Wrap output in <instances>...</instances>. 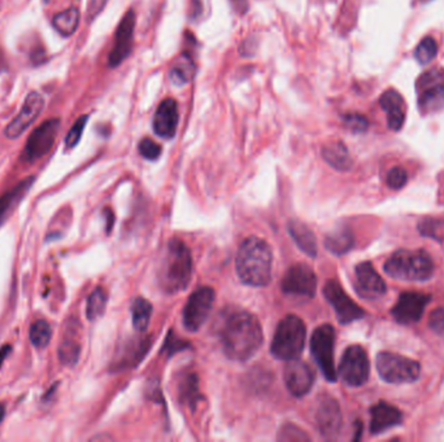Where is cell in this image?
Masks as SVG:
<instances>
[{
    "mask_svg": "<svg viewBox=\"0 0 444 442\" xmlns=\"http://www.w3.org/2000/svg\"><path fill=\"white\" fill-rule=\"evenodd\" d=\"M220 339L223 352L230 360L248 361L263 344V331L253 314L234 310L222 321Z\"/></svg>",
    "mask_w": 444,
    "mask_h": 442,
    "instance_id": "obj_1",
    "label": "cell"
},
{
    "mask_svg": "<svg viewBox=\"0 0 444 442\" xmlns=\"http://www.w3.org/2000/svg\"><path fill=\"white\" fill-rule=\"evenodd\" d=\"M272 251L266 241L248 238L243 241L237 256L239 279L253 287H264L272 279Z\"/></svg>",
    "mask_w": 444,
    "mask_h": 442,
    "instance_id": "obj_2",
    "label": "cell"
},
{
    "mask_svg": "<svg viewBox=\"0 0 444 442\" xmlns=\"http://www.w3.org/2000/svg\"><path fill=\"white\" fill-rule=\"evenodd\" d=\"M191 253L183 241L173 239L160 262L157 276L160 288L169 294L183 291L191 281Z\"/></svg>",
    "mask_w": 444,
    "mask_h": 442,
    "instance_id": "obj_3",
    "label": "cell"
},
{
    "mask_svg": "<svg viewBox=\"0 0 444 442\" xmlns=\"http://www.w3.org/2000/svg\"><path fill=\"white\" fill-rule=\"evenodd\" d=\"M384 272L399 281H429L434 274V262L425 251H400L384 262Z\"/></svg>",
    "mask_w": 444,
    "mask_h": 442,
    "instance_id": "obj_4",
    "label": "cell"
},
{
    "mask_svg": "<svg viewBox=\"0 0 444 442\" xmlns=\"http://www.w3.org/2000/svg\"><path fill=\"white\" fill-rule=\"evenodd\" d=\"M305 335L303 321L296 315H287L275 330L271 352L282 361L295 360L303 352Z\"/></svg>",
    "mask_w": 444,
    "mask_h": 442,
    "instance_id": "obj_5",
    "label": "cell"
},
{
    "mask_svg": "<svg viewBox=\"0 0 444 442\" xmlns=\"http://www.w3.org/2000/svg\"><path fill=\"white\" fill-rule=\"evenodd\" d=\"M375 366L381 379L391 384L416 382L421 373V366L418 362L396 353H379L377 355Z\"/></svg>",
    "mask_w": 444,
    "mask_h": 442,
    "instance_id": "obj_6",
    "label": "cell"
},
{
    "mask_svg": "<svg viewBox=\"0 0 444 442\" xmlns=\"http://www.w3.org/2000/svg\"><path fill=\"white\" fill-rule=\"evenodd\" d=\"M334 345L335 330L330 324H323L313 332L311 339V352L320 370L327 382L336 380V369L334 364Z\"/></svg>",
    "mask_w": 444,
    "mask_h": 442,
    "instance_id": "obj_7",
    "label": "cell"
},
{
    "mask_svg": "<svg viewBox=\"0 0 444 442\" xmlns=\"http://www.w3.org/2000/svg\"><path fill=\"white\" fill-rule=\"evenodd\" d=\"M418 104L422 113H434L444 107V69L433 68L417 80Z\"/></svg>",
    "mask_w": 444,
    "mask_h": 442,
    "instance_id": "obj_8",
    "label": "cell"
},
{
    "mask_svg": "<svg viewBox=\"0 0 444 442\" xmlns=\"http://www.w3.org/2000/svg\"><path fill=\"white\" fill-rule=\"evenodd\" d=\"M59 129H60L59 118L44 121L41 126H38L35 130L33 131L31 136L28 138L21 156L22 161L35 162L42 157H44L53 147Z\"/></svg>",
    "mask_w": 444,
    "mask_h": 442,
    "instance_id": "obj_9",
    "label": "cell"
},
{
    "mask_svg": "<svg viewBox=\"0 0 444 442\" xmlns=\"http://www.w3.org/2000/svg\"><path fill=\"white\" fill-rule=\"evenodd\" d=\"M338 372L347 385L354 388L361 387L368 380L370 372L368 354L359 345L350 346L344 352Z\"/></svg>",
    "mask_w": 444,
    "mask_h": 442,
    "instance_id": "obj_10",
    "label": "cell"
},
{
    "mask_svg": "<svg viewBox=\"0 0 444 442\" xmlns=\"http://www.w3.org/2000/svg\"><path fill=\"white\" fill-rule=\"evenodd\" d=\"M214 302V291L202 287L192 293L183 309V326L187 331H198L208 319Z\"/></svg>",
    "mask_w": 444,
    "mask_h": 442,
    "instance_id": "obj_11",
    "label": "cell"
},
{
    "mask_svg": "<svg viewBox=\"0 0 444 442\" xmlns=\"http://www.w3.org/2000/svg\"><path fill=\"white\" fill-rule=\"evenodd\" d=\"M323 296L335 310L338 321L342 324H348L361 319L365 312L350 299V296L343 291L342 285L336 281H329L323 287Z\"/></svg>",
    "mask_w": 444,
    "mask_h": 442,
    "instance_id": "obj_12",
    "label": "cell"
},
{
    "mask_svg": "<svg viewBox=\"0 0 444 442\" xmlns=\"http://www.w3.org/2000/svg\"><path fill=\"white\" fill-rule=\"evenodd\" d=\"M281 287L287 296L312 299L317 288V278L308 265L298 263L286 272Z\"/></svg>",
    "mask_w": 444,
    "mask_h": 442,
    "instance_id": "obj_13",
    "label": "cell"
},
{
    "mask_svg": "<svg viewBox=\"0 0 444 442\" xmlns=\"http://www.w3.org/2000/svg\"><path fill=\"white\" fill-rule=\"evenodd\" d=\"M43 108H44V99L41 92L38 91L31 92L24 101L17 116L7 125L4 130L6 136L10 139H17L40 117Z\"/></svg>",
    "mask_w": 444,
    "mask_h": 442,
    "instance_id": "obj_14",
    "label": "cell"
},
{
    "mask_svg": "<svg viewBox=\"0 0 444 442\" xmlns=\"http://www.w3.org/2000/svg\"><path fill=\"white\" fill-rule=\"evenodd\" d=\"M316 423L325 439H334L342 427L339 403L329 394H321L316 405Z\"/></svg>",
    "mask_w": 444,
    "mask_h": 442,
    "instance_id": "obj_15",
    "label": "cell"
},
{
    "mask_svg": "<svg viewBox=\"0 0 444 442\" xmlns=\"http://www.w3.org/2000/svg\"><path fill=\"white\" fill-rule=\"evenodd\" d=\"M430 300L432 297L429 294H422L418 292H405L400 294L391 314L395 321L400 324H413L422 318L425 308Z\"/></svg>",
    "mask_w": 444,
    "mask_h": 442,
    "instance_id": "obj_16",
    "label": "cell"
},
{
    "mask_svg": "<svg viewBox=\"0 0 444 442\" xmlns=\"http://www.w3.org/2000/svg\"><path fill=\"white\" fill-rule=\"evenodd\" d=\"M134 28H135V13L134 10H129L122 17L121 22L116 30L114 42H113L114 44L108 58V64L111 68L119 67L122 61L128 59V56L132 53Z\"/></svg>",
    "mask_w": 444,
    "mask_h": 442,
    "instance_id": "obj_17",
    "label": "cell"
},
{
    "mask_svg": "<svg viewBox=\"0 0 444 442\" xmlns=\"http://www.w3.org/2000/svg\"><path fill=\"white\" fill-rule=\"evenodd\" d=\"M284 384L295 397H303L309 393L314 382V373L308 363L298 358L287 361L283 372Z\"/></svg>",
    "mask_w": 444,
    "mask_h": 442,
    "instance_id": "obj_18",
    "label": "cell"
},
{
    "mask_svg": "<svg viewBox=\"0 0 444 442\" xmlns=\"http://www.w3.org/2000/svg\"><path fill=\"white\" fill-rule=\"evenodd\" d=\"M356 275V291L368 300H375L382 297L387 288L381 275L375 272L370 262H361L355 269Z\"/></svg>",
    "mask_w": 444,
    "mask_h": 442,
    "instance_id": "obj_19",
    "label": "cell"
},
{
    "mask_svg": "<svg viewBox=\"0 0 444 442\" xmlns=\"http://www.w3.org/2000/svg\"><path fill=\"white\" fill-rule=\"evenodd\" d=\"M178 121H180V116H178L177 101L172 98L164 99L159 104L153 116V121H152L153 131L162 139H172L176 135Z\"/></svg>",
    "mask_w": 444,
    "mask_h": 442,
    "instance_id": "obj_20",
    "label": "cell"
},
{
    "mask_svg": "<svg viewBox=\"0 0 444 442\" xmlns=\"http://www.w3.org/2000/svg\"><path fill=\"white\" fill-rule=\"evenodd\" d=\"M402 418V412L396 407L386 402H379L370 409V433L379 434L386 432L387 430L399 425Z\"/></svg>",
    "mask_w": 444,
    "mask_h": 442,
    "instance_id": "obj_21",
    "label": "cell"
},
{
    "mask_svg": "<svg viewBox=\"0 0 444 442\" xmlns=\"http://www.w3.org/2000/svg\"><path fill=\"white\" fill-rule=\"evenodd\" d=\"M150 345L151 344L148 337H134L122 346L120 352H117L113 367L117 370H122L137 366L148 351Z\"/></svg>",
    "mask_w": 444,
    "mask_h": 442,
    "instance_id": "obj_22",
    "label": "cell"
},
{
    "mask_svg": "<svg viewBox=\"0 0 444 442\" xmlns=\"http://www.w3.org/2000/svg\"><path fill=\"white\" fill-rule=\"evenodd\" d=\"M379 105L387 114V123L391 130L399 131L405 121L404 99L396 90L384 91L379 98Z\"/></svg>",
    "mask_w": 444,
    "mask_h": 442,
    "instance_id": "obj_23",
    "label": "cell"
},
{
    "mask_svg": "<svg viewBox=\"0 0 444 442\" xmlns=\"http://www.w3.org/2000/svg\"><path fill=\"white\" fill-rule=\"evenodd\" d=\"M289 232L295 241V244L300 248V251L308 254L309 257H316L317 254V241L311 229L299 220H291L289 222Z\"/></svg>",
    "mask_w": 444,
    "mask_h": 442,
    "instance_id": "obj_24",
    "label": "cell"
},
{
    "mask_svg": "<svg viewBox=\"0 0 444 442\" xmlns=\"http://www.w3.org/2000/svg\"><path fill=\"white\" fill-rule=\"evenodd\" d=\"M34 179V177H28L24 181L19 182V184H16L10 191L6 192L3 196H0V224L25 197L26 192L31 190Z\"/></svg>",
    "mask_w": 444,
    "mask_h": 442,
    "instance_id": "obj_25",
    "label": "cell"
},
{
    "mask_svg": "<svg viewBox=\"0 0 444 442\" xmlns=\"http://www.w3.org/2000/svg\"><path fill=\"white\" fill-rule=\"evenodd\" d=\"M323 160L335 170L348 171L352 168V159L342 141H334L323 148Z\"/></svg>",
    "mask_w": 444,
    "mask_h": 442,
    "instance_id": "obj_26",
    "label": "cell"
},
{
    "mask_svg": "<svg viewBox=\"0 0 444 442\" xmlns=\"http://www.w3.org/2000/svg\"><path fill=\"white\" fill-rule=\"evenodd\" d=\"M354 233L348 227H338L334 231L329 232L325 238V247L329 251L341 256L350 251L354 247Z\"/></svg>",
    "mask_w": 444,
    "mask_h": 442,
    "instance_id": "obj_27",
    "label": "cell"
},
{
    "mask_svg": "<svg viewBox=\"0 0 444 442\" xmlns=\"http://www.w3.org/2000/svg\"><path fill=\"white\" fill-rule=\"evenodd\" d=\"M80 17V10L71 7L55 15L52 17V26L61 37H71L78 29Z\"/></svg>",
    "mask_w": 444,
    "mask_h": 442,
    "instance_id": "obj_28",
    "label": "cell"
},
{
    "mask_svg": "<svg viewBox=\"0 0 444 442\" xmlns=\"http://www.w3.org/2000/svg\"><path fill=\"white\" fill-rule=\"evenodd\" d=\"M178 394L182 403H186L191 409L196 406V403L200 400V394L198 376L195 373L189 372L182 376L178 382Z\"/></svg>",
    "mask_w": 444,
    "mask_h": 442,
    "instance_id": "obj_29",
    "label": "cell"
},
{
    "mask_svg": "<svg viewBox=\"0 0 444 442\" xmlns=\"http://www.w3.org/2000/svg\"><path fill=\"white\" fill-rule=\"evenodd\" d=\"M195 74V64L192 61L191 56L186 52L182 53L180 60L176 62L172 71L169 73V78L174 85L183 86L187 82H190Z\"/></svg>",
    "mask_w": 444,
    "mask_h": 442,
    "instance_id": "obj_30",
    "label": "cell"
},
{
    "mask_svg": "<svg viewBox=\"0 0 444 442\" xmlns=\"http://www.w3.org/2000/svg\"><path fill=\"white\" fill-rule=\"evenodd\" d=\"M152 305L147 300L138 297L132 305L133 326L137 331L143 332L147 330L151 321Z\"/></svg>",
    "mask_w": 444,
    "mask_h": 442,
    "instance_id": "obj_31",
    "label": "cell"
},
{
    "mask_svg": "<svg viewBox=\"0 0 444 442\" xmlns=\"http://www.w3.org/2000/svg\"><path fill=\"white\" fill-rule=\"evenodd\" d=\"M107 293L105 291L98 287L95 288L89 299H87V305H86V315L89 321H96L98 318H101V315L105 312V306H107Z\"/></svg>",
    "mask_w": 444,
    "mask_h": 442,
    "instance_id": "obj_32",
    "label": "cell"
},
{
    "mask_svg": "<svg viewBox=\"0 0 444 442\" xmlns=\"http://www.w3.org/2000/svg\"><path fill=\"white\" fill-rule=\"evenodd\" d=\"M51 337H52V328L49 321L40 319L31 324L29 339L35 348L38 349L46 348L50 344Z\"/></svg>",
    "mask_w": 444,
    "mask_h": 442,
    "instance_id": "obj_33",
    "label": "cell"
},
{
    "mask_svg": "<svg viewBox=\"0 0 444 442\" xmlns=\"http://www.w3.org/2000/svg\"><path fill=\"white\" fill-rule=\"evenodd\" d=\"M59 360L64 366H74L81 354V345L76 339L67 337L64 342H61L59 346Z\"/></svg>",
    "mask_w": 444,
    "mask_h": 442,
    "instance_id": "obj_34",
    "label": "cell"
},
{
    "mask_svg": "<svg viewBox=\"0 0 444 442\" xmlns=\"http://www.w3.org/2000/svg\"><path fill=\"white\" fill-rule=\"evenodd\" d=\"M436 53H438V44H436L434 38L426 37L416 47L414 58L421 65H425V64H429L434 60Z\"/></svg>",
    "mask_w": 444,
    "mask_h": 442,
    "instance_id": "obj_35",
    "label": "cell"
},
{
    "mask_svg": "<svg viewBox=\"0 0 444 442\" xmlns=\"http://www.w3.org/2000/svg\"><path fill=\"white\" fill-rule=\"evenodd\" d=\"M418 230L422 233V236L432 238L434 240H443L444 239V220H435V218H426L420 222Z\"/></svg>",
    "mask_w": 444,
    "mask_h": 442,
    "instance_id": "obj_36",
    "label": "cell"
},
{
    "mask_svg": "<svg viewBox=\"0 0 444 442\" xmlns=\"http://www.w3.org/2000/svg\"><path fill=\"white\" fill-rule=\"evenodd\" d=\"M87 121H89V116L85 114V116H81L78 120L74 122V125L71 126V130L68 131V134L65 136V148L67 150L74 148L80 143Z\"/></svg>",
    "mask_w": 444,
    "mask_h": 442,
    "instance_id": "obj_37",
    "label": "cell"
},
{
    "mask_svg": "<svg viewBox=\"0 0 444 442\" xmlns=\"http://www.w3.org/2000/svg\"><path fill=\"white\" fill-rule=\"evenodd\" d=\"M280 441H309V436L293 424L283 425L281 432L278 434Z\"/></svg>",
    "mask_w": 444,
    "mask_h": 442,
    "instance_id": "obj_38",
    "label": "cell"
},
{
    "mask_svg": "<svg viewBox=\"0 0 444 442\" xmlns=\"http://www.w3.org/2000/svg\"><path fill=\"white\" fill-rule=\"evenodd\" d=\"M138 151L141 153L143 159L155 161L160 157L162 147L156 141L150 139V138H144V139H142L139 145H138Z\"/></svg>",
    "mask_w": 444,
    "mask_h": 442,
    "instance_id": "obj_39",
    "label": "cell"
},
{
    "mask_svg": "<svg viewBox=\"0 0 444 442\" xmlns=\"http://www.w3.org/2000/svg\"><path fill=\"white\" fill-rule=\"evenodd\" d=\"M343 121L345 127L354 132H365L369 127L368 118L359 113H348L344 116Z\"/></svg>",
    "mask_w": 444,
    "mask_h": 442,
    "instance_id": "obj_40",
    "label": "cell"
},
{
    "mask_svg": "<svg viewBox=\"0 0 444 442\" xmlns=\"http://www.w3.org/2000/svg\"><path fill=\"white\" fill-rule=\"evenodd\" d=\"M408 181V174L407 171L404 170L403 168L400 166H395L391 170L388 171L387 177H386V182H387V186L393 190H400L405 186V183Z\"/></svg>",
    "mask_w": 444,
    "mask_h": 442,
    "instance_id": "obj_41",
    "label": "cell"
},
{
    "mask_svg": "<svg viewBox=\"0 0 444 442\" xmlns=\"http://www.w3.org/2000/svg\"><path fill=\"white\" fill-rule=\"evenodd\" d=\"M429 326L433 331L442 335L444 333V309L443 308H438L434 312L430 314L429 318Z\"/></svg>",
    "mask_w": 444,
    "mask_h": 442,
    "instance_id": "obj_42",
    "label": "cell"
},
{
    "mask_svg": "<svg viewBox=\"0 0 444 442\" xmlns=\"http://www.w3.org/2000/svg\"><path fill=\"white\" fill-rule=\"evenodd\" d=\"M187 346H189L187 344L177 340V337H174L173 332H169L168 339H166V344L164 346V352L168 353V355H173L176 352L185 351V348H187Z\"/></svg>",
    "mask_w": 444,
    "mask_h": 442,
    "instance_id": "obj_43",
    "label": "cell"
},
{
    "mask_svg": "<svg viewBox=\"0 0 444 442\" xmlns=\"http://www.w3.org/2000/svg\"><path fill=\"white\" fill-rule=\"evenodd\" d=\"M107 3H108V0H90V4H89V8H87V20H89V22H92L101 15L103 10L105 8Z\"/></svg>",
    "mask_w": 444,
    "mask_h": 442,
    "instance_id": "obj_44",
    "label": "cell"
},
{
    "mask_svg": "<svg viewBox=\"0 0 444 442\" xmlns=\"http://www.w3.org/2000/svg\"><path fill=\"white\" fill-rule=\"evenodd\" d=\"M203 12V4L200 0H191L190 3V19L191 20H198L200 17Z\"/></svg>",
    "mask_w": 444,
    "mask_h": 442,
    "instance_id": "obj_45",
    "label": "cell"
},
{
    "mask_svg": "<svg viewBox=\"0 0 444 442\" xmlns=\"http://www.w3.org/2000/svg\"><path fill=\"white\" fill-rule=\"evenodd\" d=\"M10 351H12V346H10V345H4V346L0 348V369H1L3 363H4V360L8 357Z\"/></svg>",
    "mask_w": 444,
    "mask_h": 442,
    "instance_id": "obj_46",
    "label": "cell"
},
{
    "mask_svg": "<svg viewBox=\"0 0 444 442\" xmlns=\"http://www.w3.org/2000/svg\"><path fill=\"white\" fill-rule=\"evenodd\" d=\"M234 7L239 10L241 13H246L247 10V0H232Z\"/></svg>",
    "mask_w": 444,
    "mask_h": 442,
    "instance_id": "obj_47",
    "label": "cell"
},
{
    "mask_svg": "<svg viewBox=\"0 0 444 442\" xmlns=\"http://www.w3.org/2000/svg\"><path fill=\"white\" fill-rule=\"evenodd\" d=\"M6 71H7V60L4 58V53L0 51V74Z\"/></svg>",
    "mask_w": 444,
    "mask_h": 442,
    "instance_id": "obj_48",
    "label": "cell"
},
{
    "mask_svg": "<svg viewBox=\"0 0 444 442\" xmlns=\"http://www.w3.org/2000/svg\"><path fill=\"white\" fill-rule=\"evenodd\" d=\"M4 415H6V407H4L3 403H0V424H1L3 419H4Z\"/></svg>",
    "mask_w": 444,
    "mask_h": 442,
    "instance_id": "obj_49",
    "label": "cell"
},
{
    "mask_svg": "<svg viewBox=\"0 0 444 442\" xmlns=\"http://www.w3.org/2000/svg\"><path fill=\"white\" fill-rule=\"evenodd\" d=\"M421 1H422V3H426V1H430V0H421Z\"/></svg>",
    "mask_w": 444,
    "mask_h": 442,
    "instance_id": "obj_50",
    "label": "cell"
}]
</instances>
